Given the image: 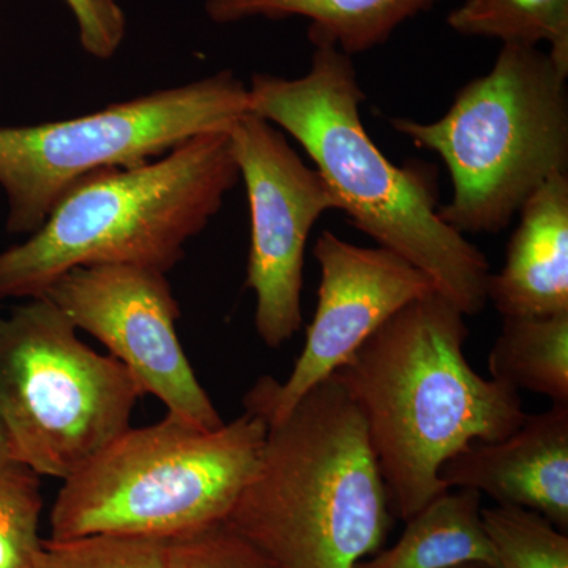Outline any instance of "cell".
<instances>
[{
    "mask_svg": "<svg viewBox=\"0 0 568 568\" xmlns=\"http://www.w3.org/2000/svg\"><path fill=\"white\" fill-rule=\"evenodd\" d=\"M465 317L440 294L417 298L332 375L364 417L403 521L447 491L439 478L447 459L477 440L504 439L528 417L517 388L467 362Z\"/></svg>",
    "mask_w": 568,
    "mask_h": 568,
    "instance_id": "cell-1",
    "label": "cell"
},
{
    "mask_svg": "<svg viewBox=\"0 0 568 568\" xmlns=\"http://www.w3.org/2000/svg\"><path fill=\"white\" fill-rule=\"evenodd\" d=\"M313 47L302 77L253 74L250 112L305 149L355 230L424 272L463 315H478L491 271L481 250L440 219L436 168L392 163L362 122L353 58L335 44Z\"/></svg>",
    "mask_w": 568,
    "mask_h": 568,
    "instance_id": "cell-2",
    "label": "cell"
},
{
    "mask_svg": "<svg viewBox=\"0 0 568 568\" xmlns=\"http://www.w3.org/2000/svg\"><path fill=\"white\" fill-rule=\"evenodd\" d=\"M390 510L364 417L331 376L267 424L224 523L278 568H355L383 547Z\"/></svg>",
    "mask_w": 568,
    "mask_h": 568,
    "instance_id": "cell-3",
    "label": "cell"
},
{
    "mask_svg": "<svg viewBox=\"0 0 568 568\" xmlns=\"http://www.w3.org/2000/svg\"><path fill=\"white\" fill-rule=\"evenodd\" d=\"M241 181L230 130L74 183L28 241L0 252V302L41 297L82 265L173 271Z\"/></svg>",
    "mask_w": 568,
    "mask_h": 568,
    "instance_id": "cell-4",
    "label": "cell"
},
{
    "mask_svg": "<svg viewBox=\"0 0 568 568\" xmlns=\"http://www.w3.org/2000/svg\"><path fill=\"white\" fill-rule=\"evenodd\" d=\"M567 78L540 47L503 44L443 118L390 119L396 133L446 163L454 196L440 205L444 222L463 235L500 233L545 182L567 174Z\"/></svg>",
    "mask_w": 568,
    "mask_h": 568,
    "instance_id": "cell-5",
    "label": "cell"
},
{
    "mask_svg": "<svg viewBox=\"0 0 568 568\" xmlns=\"http://www.w3.org/2000/svg\"><path fill=\"white\" fill-rule=\"evenodd\" d=\"M265 437L267 422L248 410L213 429L170 414L130 426L63 480L50 538L170 540L220 525L252 478Z\"/></svg>",
    "mask_w": 568,
    "mask_h": 568,
    "instance_id": "cell-6",
    "label": "cell"
},
{
    "mask_svg": "<svg viewBox=\"0 0 568 568\" xmlns=\"http://www.w3.org/2000/svg\"><path fill=\"white\" fill-rule=\"evenodd\" d=\"M77 332L44 295L0 317V425L41 477L73 476L130 428L144 396L125 365Z\"/></svg>",
    "mask_w": 568,
    "mask_h": 568,
    "instance_id": "cell-7",
    "label": "cell"
},
{
    "mask_svg": "<svg viewBox=\"0 0 568 568\" xmlns=\"http://www.w3.org/2000/svg\"><path fill=\"white\" fill-rule=\"evenodd\" d=\"M248 112V85L222 70L80 118L0 126L7 231L31 235L81 179L160 159L196 134L230 130Z\"/></svg>",
    "mask_w": 568,
    "mask_h": 568,
    "instance_id": "cell-8",
    "label": "cell"
},
{
    "mask_svg": "<svg viewBox=\"0 0 568 568\" xmlns=\"http://www.w3.org/2000/svg\"><path fill=\"white\" fill-rule=\"evenodd\" d=\"M250 207L245 286L256 297L254 327L280 347L304 324L305 248L317 220L342 205L316 168H310L275 125L248 112L230 129Z\"/></svg>",
    "mask_w": 568,
    "mask_h": 568,
    "instance_id": "cell-9",
    "label": "cell"
},
{
    "mask_svg": "<svg viewBox=\"0 0 568 568\" xmlns=\"http://www.w3.org/2000/svg\"><path fill=\"white\" fill-rule=\"evenodd\" d=\"M168 274L134 265H82L63 274L44 297L77 331L95 336L110 355L156 396L168 414L201 428L224 422L186 358L175 324L181 306Z\"/></svg>",
    "mask_w": 568,
    "mask_h": 568,
    "instance_id": "cell-10",
    "label": "cell"
},
{
    "mask_svg": "<svg viewBox=\"0 0 568 568\" xmlns=\"http://www.w3.org/2000/svg\"><path fill=\"white\" fill-rule=\"evenodd\" d=\"M313 256L321 283L313 323L286 383L261 377L245 395V410L267 424L282 420L317 384L334 375L399 310L436 293L432 280L386 248H366L324 231Z\"/></svg>",
    "mask_w": 568,
    "mask_h": 568,
    "instance_id": "cell-11",
    "label": "cell"
},
{
    "mask_svg": "<svg viewBox=\"0 0 568 568\" xmlns=\"http://www.w3.org/2000/svg\"><path fill=\"white\" fill-rule=\"evenodd\" d=\"M439 478L447 489H476L497 506L536 511L567 532L568 405L526 417L504 439L470 444L444 463Z\"/></svg>",
    "mask_w": 568,
    "mask_h": 568,
    "instance_id": "cell-12",
    "label": "cell"
},
{
    "mask_svg": "<svg viewBox=\"0 0 568 568\" xmlns=\"http://www.w3.org/2000/svg\"><path fill=\"white\" fill-rule=\"evenodd\" d=\"M518 215L506 264L489 275L487 301L503 320L568 313V174L552 175Z\"/></svg>",
    "mask_w": 568,
    "mask_h": 568,
    "instance_id": "cell-13",
    "label": "cell"
},
{
    "mask_svg": "<svg viewBox=\"0 0 568 568\" xmlns=\"http://www.w3.org/2000/svg\"><path fill=\"white\" fill-rule=\"evenodd\" d=\"M444 0H205V17L215 24L252 18L310 21L308 40L335 44L349 58L383 47L407 21Z\"/></svg>",
    "mask_w": 568,
    "mask_h": 568,
    "instance_id": "cell-14",
    "label": "cell"
},
{
    "mask_svg": "<svg viewBox=\"0 0 568 568\" xmlns=\"http://www.w3.org/2000/svg\"><path fill=\"white\" fill-rule=\"evenodd\" d=\"M429 500L406 521L394 547L377 551L355 568H450L466 562L499 568L481 519V495L454 488Z\"/></svg>",
    "mask_w": 568,
    "mask_h": 568,
    "instance_id": "cell-15",
    "label": "cell"
},
{
    "mask_svg": "<svg viewBox=\"0 0 568 568\" xmlns=\"http://www.w3.org/2000/svg\"><path fill=\"white\" fill-rule=\"evenodd\" d=\"M489 375L568 405V313L506 317L489 351Z\"/></svg>",
    "mask_w": 568,
    "mask_h": 568,
    "instance_id": "cell-16",
    "label": "cell"
},
{
    "mask_svg": "<svg viewBox=\"0 0 568 568\" xmlns=\"http://www.w3.org/2000/svg\"><path fill=\"white\" fill-rule=\"evenodd\" d=\"M447 26L470 39L500 44H548L549 58L568 74V0H465Z\"/></svg>",
    "mask_w": 568,
    "mask_h": 568,
    "instance_id": "cell-17",
    "label": "cell"
},
{
    "mask_svg": "<svg viewBox=\"0 0 568 568\" xmlns=\"http://www.w3.org/2000/svg\"><path fill=\"white\" fill-rule=\"evenodd\" d=\"M40 477L14 457L0 425V568H32L39 556Z\"/></svg>",
    "mask_w": 568,
    "mask_h": 568,
    "instance_id": "cell-18",
    "label": "cell"
},
{
    "mask_svg": "<svg viewBox=\"0 0 568 568\" xmlns=\"http://www.w3.org/2000/svg\"><path fill=\"white\" fill-rule=\"evenodd\" d=\"M481 519L499 568H568L567 532L536 511L496 506Z\"/></svg>",
    "mask_w": 568,
    "mask_h": 568,
    "instance_id": "cell-19",
    "label": "cell"
},
{
    "mask_svg": "<svg viewBox=\"0 0 568 568\" xmlns=\"http://www.w3.org/2000/svg\"><path fill=\"white\" fill-rule=\"evenodd\" d=\"M164 545L159 538L110 534L48 538L32 568H163Z\"/></svg>",
    "mask_w": 568,
    "mask_h": 568,
    "instance_id": "cell-20",
    "label": "cell"
},
{
    "mask_svg": "<svg viewBox=\"0 0 568 568\" xmlns=\"http://www.w3.org/2000/svg\"><path fill=\"white\" fill-rule=\"evenodd\" d=\"M163 568H278L226 523L170 538Z\"/></svg>",
    "mask_w": 568,
    "mask_h": 568,
    "instance_id": "cell-21",
    "label": "cell"
},
{
    "mask_svg": "<svg viewBox=\"0 0 568 568\" xmlns=\"http://www.w3.org/2000/svg\"><path fill=\"white\" fill-rule=\"evenodd\" d=\"M73 13L82 50L110 61L126 37V14L118 0H63Z\"/></svg>",
    "mask_w": 568,
    "mask_h": 568,
    "instance_id": "cell-22",
    "label": "cell"
},
{
    "mask_svg": "<svg viewBox=\"0 0 568 568\" xmlns=\"http://www.w3.org/2000/svg\"><path fill=\"white\" fill-rule=\"evenodd\" d=\"M450 568H493L487 566V564H480V562H466V564H459V566L450 567Z\"/></svg>",
    "mask_w": 568,
    "mask_h": 568,
    "instance_id": "cell-23",
    "label": "cell"
}]
</instances>
